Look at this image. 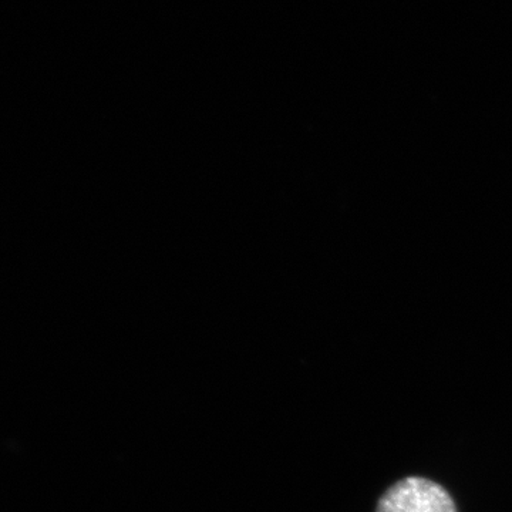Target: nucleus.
<instances>
[{"label":"nucleus","mask_w":512,"mask_h":512,"mask_svg":"<svg viewBox=\"0 0 512 512\" xmlns=\"http://www.w3.org/2000/svg\"><path fill=\"white\" fill-rule=\"evenodd\" d=\"M376 512H457L441 485L426 478H404L380 498Z\"/></svg>","instance_id":"nucleus-1"}]
</instances>
